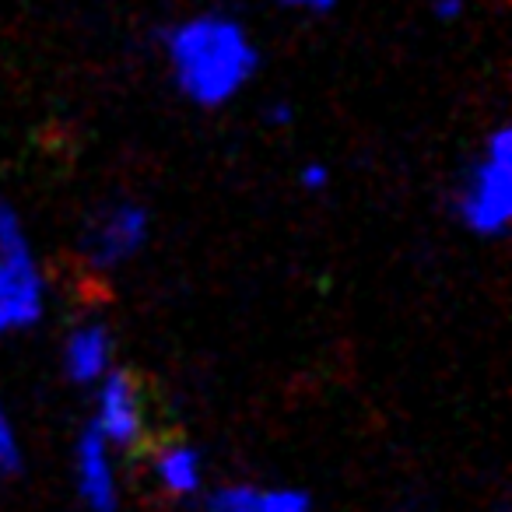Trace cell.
Listing matches in <instances>:
<instances>
[{
    "label": "cell",
    "instance_id": "1",
    "mask_svg": "<svg viewBox=\"0 0 512 512\" xmlns=\"http://www.w3.org/2000/svg\"><path fill=\"white\" fill-rule=\"evenodd\" d=\"M165 60L176 88L193 106L218 109L253 81L260 50L235 18L197 15L169 29Z\"/></svg>",
    "mask_w": 512,
    "mask_h": 512
},
{
    "label": "cell",
    "instance_id": "2",
    "mask_svg": "<svg viewBox=\"0 0 512 512\" xmlns=\"http://www.w3.org/2000/svg\"><path fill=\"white\" fill-rule=\"evenodd\" d=\"M456 214L463 228L481 239H495L512 218V130L495 127L484 137V148L470 162L456 190Z\"/></svg>",
    "mask_w": 512,
    "mask_h": 512
},
{
    "label": "cell",
    "instance_id": "3",
    "mask_svg": "<svg viewBox=\"0 0 512 512\" xmlns=\"http://www.w3.org/2000/svg\"><path fill=\"white\" fill-rule=\"evenodd\" d=\"M46 306L43 271L18 211L0 197V334H18L39 323Z\"/></svg>",
    "mask_w": 512,
    "mask_h": 512
},
{
    "label": "cell",
    "instance_id": "4",
    "mask_svg": "<svg viewBox=\"0 0 512 512\" xmlns=\"http://www.w3.org/2000/svg\"><path fill=\"white\" fill-rule=\"evenodd\" d=\"M148 211L134 200H113L88 218L81 232V256L95 271H116L141 253L148 242Z\"/></svg>",
    "mask_w": 512,
    "mask_h": 512
},
{
    "label": "cell",
    "instance_id": "5",
    "mask_svg": "<svg viewBox=\"0 0 512 512\" xmlns=\"http://www.w3.org/2000/svg\"><path fill=\"white\" fill-rule=\"evenodd\" d=\"M144 393L130 372L109 369L99 379V397H95V421L99 435L113 449H137L144 442Z\"/></svg>",
    "mask_w": 512,
    "mask_h": 512
},
{
    "label": "cell",
    "instance_id": "6",
    "mask_svg": "<svg viewBox=\"0 0 512 512\" xmlns=\"http://www.w3.org/2000/svg\"><path fill=\"white\" fill-rule=\"evenodd\" d=\"M74 477L78 495L88 512H116L120 509V481H116L113 446L99 435V428L88 425L74 449Z\"/></svg>",
    "mask_w": 512,
    "mask_h": 512
},
{
    "label": "cell",
    "instance_id": "7",
    "mask_svg": "<svg viewBox=\"0 0 512 512\" xmlns=\"http://www.w3.org/2000/svg\"><path fill=\"white\" fill-rule=\"evenodd\" d=\"M151 474L169 498H193L204 484V456L190 442H162L151 453Z\"/></svg>",
    "mask_w": 512,
    "mask_h": 512
},
{
    "label": "cell",
    "instance_id": "8",
    "mask_svg": "<svg viewBox=\"0 0 512 512\" xmlns=\"http://www.w3.org/2000/svg\"><path fill=\"white\" fill-rule=\"evenodd\" d=\"M113 362V337L102 323H85L64 344V372L71 383L92 386L109 372Z\"/></svg>",
    "mask_w": 512,
    "mask_h": 512
},
{
    "label": "cell",
    "instance_id": "9",
    "mask_svg": "<svg viewBox=\"0 0 512 512\" xmlns=\"http://www.w3.org/2000/svg\"><path fill=\"white\" fill-rule=\"evenodd\" d=\"M204 512H260V488L253 484H225L204 498Z\"/></svg>",
    "mask_w": 512,
    "mask_h": 512
},
{
    "label": "cell",
    "instance_id": "10",
    "mask_svg": "<svg viewBox=\"0 0 512 512\" xmlns=\"http://www.w3.org/2000/svg\"><path fill=\"white\" fill-rule=\"evenodd\" d=\"M260 512H313V502L299 488H260Z\"/></svg>",
    "mask_w": 512,
    "mask_h": 512
},
{
    "label": "cell",
    "instance_id": "11",
    "mask_svg": "<svg viewBox=\"0 0 512 512\" xmlns=\"http://www.w3.org/2000/svg\"><path fill=\"white\" fill-rule=\"evenodd\" d=\"M18 470H22V439L15 421L0 407V474H18Z\"/></svg>",
    "mask_w": 512,
    "mask_h": 512
},
{
    "label": "cell",
    "instance_id": "12",
    "mask_svg": "<svg viewBox=\"0 0 512 512\" xmlns=\"http://www.w3.org/2000/svg\"><path fill=\"white\" fill-rule=\"evenodd\" d=\"M330 183V172H327V165H320V162H309L306 169H302V186H306L309 193H316V190H323V186Z\"/></svg>",
    "mask_w": 512,
    "mask_h": 512
},
{
    "label": "cell",
    "instance_id": "13",
    "mask_svg": "<svg viewBox=\"0 0 512 512\" xmlns=\"http://www.w3.org/2000/svg\"><path fill=\"white\" fill-rule=\"evenodd\" d=\"M463 15V0H435V18L442 22H456Z\"/></svg>",
    "mask_w": 512,
    "mask_h": 512
},
{
    "label": "cell",
    "instance_id": "14",
    "mask_svg": "<svg viewBox=\"0 0 512 512\" xmlns=\"http://www.w3.org/2000/svg\"><path fill=\"white\" fill-rule=\"evenodd\" d=\"M288 8H302V11H330L337 0H281Z\"/></svg>",
    "mask_w": 512,
    "mask_h": 512
}]
</instances>
